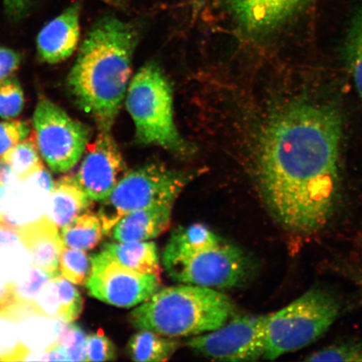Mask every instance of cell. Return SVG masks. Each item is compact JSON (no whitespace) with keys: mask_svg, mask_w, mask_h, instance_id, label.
Instances as JSON below:
<instances>
[{"mask_svg":"<svg viewBox=\"0 0 362 362\" xmlns=\"http://www.w3.org/2000/svg\"><path fill=\"white\" fill-rule=\"evenodd\" d=\"M34 132L6 153L0 162L11 167L19 182H24L31 176L44 169Z\"/></svg>","mask_w":362,"mask_h":362,"instance_id":"cb8c5ba5","label":"cell"},{"mask_svg":"<svg viewBox=\"0 0 362 362\" xmlns=\"http://www.w3.org/2000/svg\"><path fill=\"white\" fill-rule=\"evenodd\" d=\"M162 264L175 281L216 291L241 286L251 271L245 253L225 241L185 255H163Z\"/></svg>","mask_w":362,"mask_h":362,"instance_id":"52a82bcc","label":"cell"},{"mask_svg":"<svg viewBox=\"0 0 362 362\" xmlns=\"http://www.w3.org/2000/svg\"><path fill=\"white\" fill-rule=\"evenodd\" d=\"M341 309L333 293L313 288L283 309L268 315L262 359L275 360L311 345L336 322Z\"/></svg>","mask_w":362,"mask_h":362,"instance_id":"277c9868","label":"cell"},{"mask_svg":"<svg viewBox=\"0 0 362 362\" xmlns=\"http://www.w3.org/2000/svg\"><path fill=\"white\" fill-rule=\"evenodd\" d=\"M33 126L40 156L49 168L66 173L78 165L90 137L87 125L42 98L34 112Z\"/></svg>","mask_w":362,"mask_h":362,"instance_id":"ba28073f","label":"cell"},{"mask_svg":"<svg viewBox=\"0 0 362 362\" xmlns=\"http://www.w3.org/2000/svg\"><path fill=\"white\" fill-rule=\"evenodd\" d=\"M103 235L100 218L88 211L63 228L60 236L65 247L88 251L98 245Z\"/></svg>","mask_w":362,"mask_h":362,"instance_id":"7402d4cb","label":"cell"},{"mask_svg":"<svg viewBox=\"0 0 362 362\" xmlns=\"http://www.w3.org/2000/svg\"><path fill=\"white\" fill-rule=\"evenodd\" d=\"M31 133L28 122L8 119L0 123V160L28 137Z\"/></svg>","mask_w":362,"mask_h":362,"instance_id":"d6a6232c","label":"cell"},{"mask_svg":"<svg viewBox=\"0 0 362 362\" xmlns=\"http://www.w3.org/2000/svg\"><path fill=\"white\" fill-rule=\"evenodd\" d=\"M20 191L11 194L4 224L16 230L42 218L47 212L49 193L54 187L51 175L45 168L24 181Z\"/></svg>","mask_w":362,"mask_h":362,"instance_id":"5bb4252c","label":"cell"},{"mask_svg":"<svg viewBox=\"0 0 362 362\" xmlns=\"http://www.w3.org/2000/svg\"><path fill=\"white\" fill-rule=\"evenodd\" d=\"M312 0H217L244 33L266 34L286 24Z\"/></svg>","mask_w":362,"mask_h":362,"instance_id":"7c38bea8","label":"cell"},{"mask_svg":"<svg viewBox=\"0 0 362 362\" xmlns=\"http://www.w3.org/2000/svg\"><path fill=\"white\" fill-rule=\"evenodd\" d=\"M2 311L16 324L21 341L30 352L48 351L58 346L63 320L40 314L25 303L16 302Z\"/></svg>","mask_w":362,"mask_h":362,"instance_id":"9a60e30c","label":"cell"},{"mask_svg":"<svg viewBox=\"0 0 362 362\" xmlns=\"http://www.w3.org/2000/svg\"><path fill=\"white\" fill-rule=\"evenodd\" d=\"M54 277L45 284L42 291L34 298L31 305L40 314L59 319L60 298H59L58 289Z\"/></svg>","mask_w":362,"mask_h":362,"instance_id":"836d02e7","label":"cell"},{"mask_svg":"<svg viewBox=\"0 0 362 362\" xmlns=\"http://www.w3.org/2000/svg\"><path fill=\"white\" fill-rule=\"evenodd\" d=\"M346 57L357 93L362 100V4L353 18L348 33Z\"/></svg>","mask_w":362,"mask_h":362,"instance_id":"d4e9b609","label":"cell"},{"mask_svg":"<svg viewBox=\"0 0 362 362\" xmlns=\"http://www.w3.org/2000/svg\"><path fill=\"white\" fill-rule=\"evenodd\" d=\"M126 107L140 143L179 155L189 152L175 123L173 92L160 67L148 63L140 68L127 90Z\"/></svg>","mask_w":362,"mask_h":362,"instance_id":"5b68a950","label":"cell"},{"mask_svg":"<svg viewBox=\"0 0 362 362\" xmlns=\"http://www.w3.org/2000/svg\"><path fill=\"white\" fill-rule=\"evenodd\" d=\"M3 1L8 15L19 18L28 8L30 0H3Z\"/></svg>","mask_w":362,"mask_h":362,"instance_id":"74e56055","label":"cell"},{"mask_svg":"<svg viewBox=\"0 0 362 362\" xmlns=\"http://www.w3.org/2000/svg\"><path fill=\"white\" fill-rule=\"evenodd\" d=\"M353 280H354L355 283H356L357 286L360 288V291L362 293V270L359 272H355V273H352Z\"/></svg>","mask_w":362,"mask_h":362,"instance_id":"ab89813d","label":"cell"},{"mask_svg":"<svg viewBox=\"0 0 362 362\" xmlns=\"http://www.w3.org/2000/svg\"><path fill=\"white\" fill-rule=\"evenodd\" d=\"M16 302L15 284L0 282V312Z\"/></svg>","mask_w":362,"mask_h":362,"instance_id":"8d00e7d4","label":"cell"},{"mask_svg":"<svg viewBox=\"0 0 362 362\" xmlns=\"http://www.w3.org/2000/svg\"><path fill=\"white\" fill-rule=\"evenodd\" d=\"M29 353L21 341L16 324L4 312H0V361H25Z\"/></svg>","mask_w":362,"mask_h":362,"instance_id":"484cf974","label":"cell"},{"mask_svg":"<svg viewBox=\"0 0 362 362\" xmlns=\"http://www.w3.org/2000/svg\"><path fill=\"white\" fill-rule=\"evenodd\" d=\"M341 115L328 104L296 100L274 113L262 130L257 175L267 206L288 233L322 230L338 200Z\"/></svg>","mask_w":362,"mask_h":362,"instance_id":"6da1fadb","label":"cell"},{"mask_svg":"<svg viewBox=\"0 0 362 362\" xmlns=\"http://www.w3.org/2000/svg\"><path fill=\"white\" fill-rule=\"evenodd\" d=\"M59 264L63 277L70 282L78 285L87 283L92 270V259L83 250L64 247Z\"/></svg>","mask_w":362,"mask_h":362,"instance_id":"4316f807","label":"cell"},{"mask_svg":"<svg viewBox=\"0 0 362 362\" xmlns=\"http://www.w3.org/2000/svg\"><path fill=\"white\" fill-rule=\"evenodd\" d=\"M33 265V257L19 233L0 223V282L17 284Z\"/></svg>","mask_w":362,"mask_h":362,"instance_id":"ffe728a7","label":"cell"},{"mask_svg":"<svg viewBox=\"0 0 362 362\" xmlns=\"http://www.w3.org/2000/svg\"><path fill=\"white\" fill-rule=\"evenodd\" d=\"M90 259L92 270L86 283L89 293L108 305L120 308L137 306L160 288V276L126 269L103 251Z\"/></svg>","mask_w":362,"mask_h":362,"instance_id":"30bf717a","label":"cell"},{"mask_svg":"<svg viewBox=\"0 0 362 362\" xmlns=\"http://www.w3.org/2000/svg\"><path fill=\"white\" fill-rule=\"evenodd\" d=\"M207 226L193 224L176 229L169 240L163 255H180L203 250L223 242Z\"/></svg>","mask_w":362,"mask_h":362,"instance_id":"603a6c76","label":"cell"},{"mask_svg":"<svg viewBox=\"0 0 362 362\" xmlns=\"http://www.w3.org/2000/svg\"><path fill=\"white\" fill-rule=\"evenodd\" d=\"M54 275L35 265H31L24 278L15 284L16 300L25 304H33L34 298L42 291Z\"/></svg>","mask_w":362,"mask_h":362,"instance_id":"1f68e13d","label":"cell"},{"mask_svg":"<svg viewBox=\"0 0 362 362\" xmlns=\"http://www.w3.org/2000/svg\"><path fill=\"white\" fill-rule=\"evenodd\" d=\"M92 202L74 176H63L49 194L45 215L58 229H62L88 211Z\"/></svg>","mask_w":362,"mask_h":362,"instance_id":"ac0fdd59","label":"cell"},{"mask_svg":"<svg viewBox=\"0 0 362 362\" xmlns=\"http://www.w3.org/2000/svg\"><path fill=\"white\" fill-rule=\"evenodd\" d=\"M137 42L138 30L133 24L104 16L90 30L68 76L76 103L101 131H110L119 115Z\"/></svg>","mask_w":362,"mask_h":362,"instance_id":"7a4b0ae2","label":"cell"},{"mask_svg":"<svg viewBox=\"0 0 362 362\" xmlns=\"http://www.w3.org/2000/svg\"><path fill=\"white\" fill-rule=\"evenodd\" d=\"M268 315L236 316L223 327L188 339L187 345L206 358L225 361L262 359Z\"/></svg>","mask_w":362,"mask_h":362,"instance_id":"9c48e42d","label":"cell"},{"mask_svg":"<svg viewBox=\"0 0 362 362\" xmlns=\"http://www.w3.org/2000/svg\"><path fill=\"white\" fill-rule=\"evenodd\" d=\"M84 153L75 178L90 200L103 202L127 174L123 156L110 131H101Z\"/></svg>","mask_w":362,"mask_h":362,"instance_id":"8fae6325","label":"cell"},{"mask_svg":"<svg viewBox=\"0 0 362 362\" xmlns=\"http://www.w3.org/2000/svg\"><path fill=\"white\" fill-rule=\"evenodd\" d=\"M80 11L78 3L71 4L40 31L37 51L42 61L57 64L74 53L80 40Z\"/></svg>","mask_w":362,"mask_h":362,"instance_id":"4fadbf2b","label":"cell"},{"mask_svg":"<svg viewBox=\"0 0 362 362\" xmlns=\"http://www.w3.org/2000/svg\"><path fill=\"white\" fill-rule=\"evenodd\" d=\"M179 343L151 330L139 329L130 338L129 355L134 361H167L178 349Z\"/></svg>","mask_w":362,"mask_h":362,"instance_id":"44dd1931","label":"cell"},{"mask_svg":"<svg viewBox=\"0 0 362 362\" xmlns=\"http://www.w3.org/2000/svg\"><path fill=\"white\" fill-rule=\"evenodd\" d=\"M87 361H110L116 359V348L102 329L87 337Z\"/></svg>","mask_w":362,"mask_h":362,"instance_id":"e575fe53","label":"cell"},{"mask_svg":"<svg viewBox=\"0 0 362 362\" xmlns=\"http://www.w3.org/2000/svg\"><path fill=\"white\" fill-rule=\"evenodd\" d=\"M193 173L149 164L127 173L110 196L102 202L98 216L104 234L124 216L160 202L175 203Z\"/></svg>","mask_w":362,"mask_h":362,"instance_id":"8992f818","label":"cell"},{"mask_svg":"<svg viewBox=\"0 0 362 362\" xmlns=\"http://www.w3.org/2000/svg\"><path fill=\"white\" fill-rule=\"evenodd\" d=\"M11 194L7 185L0 181V223L4 224V217H6L8 202H10Z\"/></svg>","mask_w":362,"mask_h":362,"instance_id":"f35d334b","label":"cell"},{"mask_svg":"<svg viewBox=\"0 0 362 362\" xmlns=\"http://www.w3.org/2000/svg\"><path fill=\"white\" fill-rule=\"evenodd\" d=\"M174 204H153L124 216L113 226L112 238L116 242H144L156 238L168 229Z\"/></svg>","mask_w":362,"mask_h":362,"instance_id":"2e32d148","label":"cell"},{"mask_svg":"<svg viewBox=\"0 0 362 362\" xmlns=\"http://www.w3.org/2000/svg\"><path fill=\"white\" fill-rule=\"evenodd\" d=\"M87 337L78 325L62 321L57 345L65 351L67 361H87Z\"/></svg>","mask_w":362,"mask_h":362,"instance_id":"83f0119b","label":"cell"},{"mask_svg":"<svg viewBox=\"0 0 362 362\" xmlns=\"http://www.w3.org/2000/svg\"><path fill=\"white\" fill-rule=\"evenodd\" d=\"M17 230L33 257V265L54 276L59 274V261L65 246L57 226L47 216Z\"/></svg>","mask_w":362,"mask_h":362,"instance_id":"e0dca14e","label":"cell"},{"mask_svg":"<svg viewBox=\"0 0 362 362\" xmlns=\"http://www.w3.org/2000/svg\"><path fill=\"white\" fill-rule=\"evenodd\" d=\"M24 93L16 78H8L0 83V117L12 119L24 107Z\"/></svg>","mask_w":362,"mask_h":362,"instance_id":"4dcf8cb0","label":"cell"},{"mask_svg":"<svg viewBox=\"0 0 362 362\" xmlns=\"http://www.w3.org/2000/svg\"><path fill=\"white\" fill-rule=\"evenodd\" d=\"M102 1L110 4H117L120 3L121 0H102Z\"/></svg>","mask_w":362,"mask_h":362,"instance_id":"60d3db41","label":"cell"},{"mask_svg":"<svg viewBox=\"0 0 362 362\" xmlns=\"http://www.w3.org/2000/svg\"><path fill=\"white\" fill-rule=\"evenodd\" d=\"M233 312L224 293L184 284L156 291L131 312L129 320L136 329L166 337H196L223 327Z\"/></svg>","mask_w":362,"mask_h":362,"instance_id":"3957f363","label":"cell"},{"mask_svg":"<svg viewBox=\"0 0 362 362\" xmlns=\"http://www.w3.org/2000/svg\"><path fill=\"white\" fill-rule=\"evenodd\" d=\"M60 298V315L59 319L72 322L79 318L83 310V298L74 285L68 282L62 275L54 277Z\"/></svg>","mask_w":362,"mask_h":362,"instance_id":"f1b7e54d","label":"cell"},{"mask_svg":"<svg viewBox=\"0 0 362 362\" xmlns=\"http://www.w3.org/2000/svg\"><path fill=\"white\" fill-rule=\"evenodd\" d=\"M305 361L362 362V342L348 341L334 344L311 353Z\"/></svg>","mask_w":362,"mask_h":362,"instance_id":"f546056e","label":"cell"},{"mask_svg":"<svg viewBox=\"0 0 362 362\" xmlns=\"http://www.w3.org/2000/svg\"><path fill=\"white\" fill-rule=\"evenodd\" d=\"M103 251L124 268L139 274L160 276V259L153 242H117L107 243Z\"/></svg>","mask_w":362,"mask_h":362,"instance_id":"d6986e66","label":"cell"},{"mask_svg":"<svg viewBox=\"0 0 362 362\" xmlns=\"http://www.w3.org/2000/svg\"><path fill=\"white\" fill-rule=\"evenodd\" d=\"M21 57L11 49L0 47V83L11 78L19 68Z\"/></svg>","mask_w":362,"mask_h":362,"instance_id":"d590c367","label":"cell"}]
</instances>
